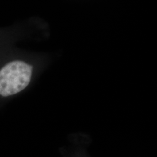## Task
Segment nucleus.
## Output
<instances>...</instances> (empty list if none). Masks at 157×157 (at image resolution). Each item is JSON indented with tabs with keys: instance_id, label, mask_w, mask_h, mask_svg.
I'll return each mask as SVG.
<instances>
[{
	"instance_id": "1",
	"label": "nucleus",
	"mask_w": 157,
	"mask_h": 157,
	"mask_svg": "<svg viewBox=\"0 0 157 157\" xmlns=\"http://www.w3.org/2000/svg\"><path fill=\"white\" fill-rule=\"evenodd\" d=\"M32 66L23 61H13L0 70V95H15L29 85Z\"/></svg>"
}]
</instances>
